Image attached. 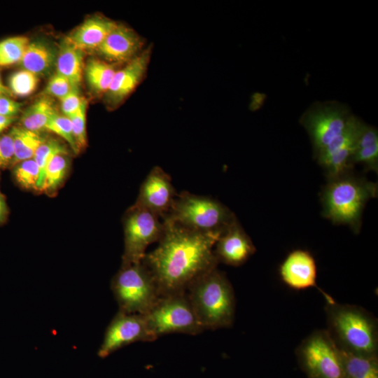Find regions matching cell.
<instances>
[{"label": "cell", "mask_w": 378, "mask_h": 378, "mask_svg": "<svg viewBox=\"0 0 378 378\" xmlns=\"http://www.w3.org/2000/svg\"><path fill=\"white\" fill-rule=\"evenodd\" d=\"M59 100L63 115L69 118L78 111L85 99L81 97L79 90H74Z\"/></svg>", "instance_id": "cell-35"}, {"label": "cell", "mask_w": 378, "mask_h": 378, "mask_svg": "<svg viewBox=\"0 0 378 378\" xmlns=\"http://www.w3.org/2000/svg\"><path fill=\"white\" fill-rule=\"evenodd\" d=\"M57 111L51 97L43 95L23 111L20 118V126L41 132L46 130L50 118Z\"/></svg>", "instance_id": "cell-22"}, {"label": "cell", "mask_w": 378, "mask_h": 378, "mask_svg": "<svg viewBox=\"0 0 378 378\" xmlns=\"http://www.w3.org/2000/svg\"><path fill=\"white\" fill-rule=\"evenodd\" d=\"M144 316L155 340L166 334L195 335L204 331L186 292L161 296Z\"/></svg>", "instance_id": "cell-8"}, {"label": "cell", "mask_w": 378, "mask_h": 378, "mask_svg": "<svg viewBox=\"0 0 378 378\" xmlns=\"http://www.w3.org/2000/svg\"><path fill=\"white\" fill-rule=\"evenodd\" d=\"M234 214L219 201L209 197L181 192L162 220L206 234H221L235 220Z\"/></svg>", "instance_id": "cell-5"}, {"label": "cell", "mask_w": 378, "mask_h": 378, "mask_svg": "<svg viewBox=\"0 0 378 378\" xmlns=\"http://www.w3.org/2000/svg\"><path fill=\"white\" fill-rule=\"evenodd\" d=\"M12 168L14 180L20 187L39 190L40 169L33 158L22 161Z\"/></svg>", "instance_id": "cell-28"}, {"label": "cell", "mask_w": 378, "mask_h": 378, "mask_svg": "<svg viewBox=\"0 0 378 378\" xmlns=\"http://www.w3.org/2000/svg\"><path fill=\"white\" fill-rule=\"evenodd\" d=\"M154 340L144 315L118 311L105 330L97 355L105 358L132 343Z\"/></svg>", "instance_id": "cell-11"}, {"label": "cell", "mask_w": 378, "mask_h": 378, "mask_svg": "<svg viewBox=\"0 0 378 378\" xmlns=\"http://www.w3.org/2000/svg\"><path fill=\"white\" fill-rule=\"evenodd\" d=\"M46 130L50 131L65 140L75 153L79 152L74 139L71 122L69 117L59 114L57 111L48 122Z\"/></svg>", "instance_id": "cell-31"}, {"label": "cell", "mask_w": 378, "mask_h": 378, "mask_svg": "<svg viewBox=\"0 0 378 378\" xmlns=\"http://www.w3.org/2000/svg\"><path fill=\"white\" fill-rule=\"evenodd\" d=\"M14 146L13 165L34 158L38 148L47 139L41 132H34L20 126L10 130Z\"/></svg>", "instance_id": "cell-23"}, {"label": "cell", "mask_w": 378, "mask_h": 378, "mask_svg": "<svg viewBox=\"0 0 378 378\" xmlns=\"http://www.w3.org/2000/svg\"><path fill=\"white\" fill-rule=\"evenodd\" d=\"M177 195L170 176L155 166L144 181L135 204L162 219L170 211Z\"/></svg>", "instance_id": "cell-13"}, {"label": "cell", "mask_w": 378, "mask_h": 378, "mask_svg": "<svg viewBox=\"0 0 378 378\" xmlns=\"http://www.w3.org/2000/svg\"><path fill=\"white\" fill-rule=\"evenodd\" d=\"M354 116L346 104L337 101L315 102L303 113L300 122L309 134L314 158L344 134Z\"/></svg>", "instance_id": "cell-7"}, {"label": "cell", "mask_w": 378, "mask_h": 378, "mask_svg": "<svg viewBox=\"0 0 378 378\" xmlns=\"http://www.w3.org/2000/svg\"><path fill=\"white\" fill-rule=\"evenodd\" d=\"M125 248L122 265L141 262L147 247L162 237L164 223L151 211L134 204L123 220Z\"/></svg>", "instance_id": "cell-10"}, {"label": "cell", "mask_w": 378, "mask_h": 378, "mask_svg": "<svg viewBox=\"0 0 378 378\" xmlns=\"http://www.w3.org/2000/svg\"><path fill=\"white\" fill-rule=\"evenodd\" d=\"M113 64L104 59L90 58L84 65V75L90 88L96 93H106L116 72Z\"/></svg>", "instance_id": "cell-24"}, {"label": "cell", "mask_w": 378, "mask_h": 378, "mask_svg": "<svg viewBox=\"0 0 378 378\" xmlns=\"http://www.w3.org/2000/svg\"><path fill=\"white\" fill-rule=\"evenodd\" d=\"M111 288L118 311L127 314L144 315L160 298L151 273L142 262L122 265Z\"/></svg>", "instance_id": "cell-6"}, {"label": "cell", "mask_w": 378, "mask_h": 378, "mask_svg": "<svg viewBox=\"0 0 378 378\" xmlns=\"http://www.w3.org/2000/svg\"><path fill=\"white\" fill-rule=\"evenodd\" d=\"M353 164L359 163L367 169L378 171V132L377 128L360 123L352 158Z\"/></svg>", "instance_id": "cell-19"}, {"label": "cell", "mask_w": 378, "mask_h": 378, "mask_svg": "<svg viewBox=\"0 0 378 378\" xmlns=\"http://www.w3.org/2000/svg\"><path fill=\"white\" fill-rule=\"evenodd\" d=\"M143 44L134 30L117 24L95 50L107 62L127 63L141 52Z\"/></svg>", "instance_id": "cell-16"}, {"label": "cell", "mask_w": 378, "mask_h": 378, "mask_svg": "<svg viewBox=\"0 0 378 378\" xmlns=\"http://www.w3.org/2000/svg\"><path fill=\"white\" fill-rule=\"evenodd\" d=\"M86 108L87 101L85 100L78 111L69 117L74 139L79 151L87 145Z\"/></svg>", "instance_id": "cell-32"}, {"label": "cell", "mask_w": 378, "mask_h": 378, "mask_svg": "<svg viewBox=\"0 0 378 378\" xmlns=\"http://www.w3.org/2000/svg\"><path fill=\"white\" fill-rule=\"evenodd\" d=\"M74 90H79L65 77L55 72L49 79L43 95L59 99Z\"/></svg>", "instance_id": "cell-33"}, {"label": "cell", "mask_w": 378, "mask_h": 378, "mask_svg": "<svg viewBox=\"0 0 378 378\" xmlns=\"http://www.w3.org/2000/svg\"><path fill=\"white\" fill-rule=\"evenodd\" d=\"M29 39L27 36H16L0 41V66L6 67L20 63Z\"/></svg>", "instance_id": "cell-27"}, {"label": "cell", "mask_w": 378, "mask_h": 378, "mask_svg": "<svg viewBox=\"0 0 378 378\" xmlns=\"http://www.w3.org/2000/svg\"><path fill=\"white\" fill-rule=\"evenodd\" d=\"M279 272L281 279L290 288L304 290L314 287L323 295L327 303L335 302L317 286L316 265L309 251L302 249L291 251L280 265Z\"/></svg>", "instance_id": "cell-14"}, {"label": "cell", "mask_w": 378, "mask_h": 378, "mask_svg": "<svg viewBox=\"0 0 378 378\" xmlns=\"http://www.w3.org/2000/svg\"><path fill=\"white\" fill-rule=\"evenodd\" d=\"M328 330L342 351L366 356H377L378 323L364 308L335 301L326 307Z\"/></svg>", "instance_id": "cell-2"}, {"label": "cell", "mask_w": 378, "mask_h": 378, "mask_svg": "<svg viewBox=\"0 0 378 378\" xmlns=\"http://www.w3.org/2000/svg\"><path fill=\"white\" fill-rule=\"evenodd\" d=\"M162 220L164 230L158 246L142 260L160 297L185 293L196 279L217 267L214 246L220 234L202 233Z\"/></svg>", "instance_id": "cell-1"}, {"label": "cell", "mask_w": 378, "mask_h": 378, "mask_svg": "<svg viewBox=\"0 0 378 378\" xmlns=\"http://www.w3.org/2000/svg\"><path fill=\"white\" fill-rule=\"evenodd\" d=\"M341 353L346 378H378L377 356Z\"/></svg>", "instance_id": "cell-25"}, {"label": "cell", "mask_w": 378, "mask_h": 378, "mask_svg": "<svg viewBox=\"0 0 378 378\" xmlns=\"http://www.w3.org/2000/svg\"><path fill=\"white\" fill-rule=\"evenodd\" d=\"M57 52L43 41H29L20 62L23 69L37 76L48 74L56 63Z\"/></svg>", "instance_id": "cell-21"}, {"label": "cell", "mask_w": 378, "mask_h": 378, "mask_svg": "<svg viewBox=\"0 0 378 378\" xmlns=\"http://www.w3.org/2000/svg\"><path fill=\"white\" fill-rule=\"evenodd\" d=\"M361 122L354 115L344 134L315 158L325 171L328 180L351 172L354 166L353 154Z\"/></svg>", "instance_id": "cell-12"}, {"label": "cell", "mask_w": 378, "mask_h": 378, "mask_svg": "<svg viewBox=\"0 0 378 378\" xmlns=\"http://www.w3.org/2000/svg\"><path fill=\"white\" fill-rule=\"evenodd\" d=\"M186 293L204 330L232 326L234 292L226 275L217 267L196 279Z\"/></svg>", "instance_id": "cell-3"}, {"label": "cell", "mask_w": 378, "mask_h": 378, "mask_svg": "<svg viewBox=\"0 0 378 378\" xmlns=\"http://www.w3.org/2000/svg\"><path fill=\"white\" fill-rule=\"evenodd\" d=\"M68 155H55L47 164L39 190L47 194H53L62 183L69 169Z\"/></svg>", "instance_id": "cell-26"}, {"label": "cell", "mask_w": 378, "mask_h": 378, "mask_svg": "<svg viewBox=\"0 0 378 378\" xmlns=\"http://www.w3.org/2000/svg\"><path fill=\"white\" fill-rule=\"evenodd\" d=\"M22 104L8 96H0V115L16 117Z\"/></svg>", "instance_id": "cell-36"}, {"label": "cell", "mask_w": 378, "mask_h": 378, "mask_svg": "<svg viewBox=\"0 0 378 378\" xmlns=\"http://www.w3.org/2000/svg\"><path fill=\"white\" fill-rule=\"evenodd\" d=\"M117 23L102 15L86 19L64 38L83 50H96L115 28Z\"/></svg>", "instance_id": "cell-18"}, {"label": "cell", "mask_w": 378, "mask_h": 378, "mask_svg": "<svg viewBox=\"0 0 378 378\" xmlns=\"http://www.w3.org/2000/svg\"><path fill=\"white\" fill-rule=\"evenodd\" d=\"M14 161L13 141L10 132L0 135V172L13 167Z\"/></svg>", "instance_id": "cell-34"}, {"label": "cell", "mask_w": 378, "mask_h": 378, "mask_svg": "<svg viewBox=\"0 0 378 378\" xmlns=\"http://www.w3.org/2000/svg\"><path fill=\"white\" fill-rule=\"evenodd\" d=\"M296 355L307 378H346L341 350L326 330L308 335L297 348Z\"/></svg>", "instance_id": "cell-9"}, {"label": "cell", "mask_w": 378, "mask_h": 378, "mask_svg": "<svg viewBox=\"0 0 378 378\" xmlns=\"http://www.w3.org/2000/svg\"><path fill=\"white\" fill-rule=\"evenodd\" d=\"M256 248L236 219L217 239L214 254L218 262L238 267L244 264Z\"/></svg>", "instance_id": "cell-15"}, {"label": "cell", "mask_w": 378, "mask_h": 378, "mask_svg": "<svg viewBox=\"0 0 378 378\" xmlns=\"http://www.w3.org/2000/svg\"><path fill=\"white\" fill-rule=\"evenodd\" d=\"M150 57V48H148L116 71L105 93L109 106L120 104L139 85L147 70Z\"/></svg>", "instance_id": "cell-17"}, {"label": "cell", "mask_w": 378, "mask_h": 378, "mask_svg": "<svg viewBox=\"0 0 378 378\" xmlns=\"http://www.w3.org/2000/svg\"><path fill=\"white\" fill-rule=\"evenodd\" d=\"M84 52L68 42H61L56 59V72L67 78L79 89L84 70Z\"/></svg>", "instance_id": "cell-20"}, {"label": "cell", "mask_w": 378, "mask_h": 378, "mask_svg": "<svg viewBox=\"0 0 378 378\" xmlns=\"http://www.w3.org/2000/svg\"><path fill=\"white\" fill-rule=\"evenodd\" d=\"M8 96L11 97L13 94L9 90L8 87L6 86L1 80V74H0V96Z\"/></svg>", "instance_id": "cell-39"}, {"label": "cell", "mask_w": 378, "mask_h": 378, "mask_svg": "<svg viewBox=\"0 0 378 378\" xmlns=\"http://www.w3.org/2000/svg\"><path fill=\"white\" fill-rule=\"evenodd\" d=\"M39 81L38 76L24 69L13 73L8 79V88L12 94L25 97L31 94Z\"/></svg>", "instance_id": "cell-30"}, {"label": "cell", "mask_w": 378, "mask_h": 378, "mask_svg": "<svg viewBox=\"0 0 378 378\" xmlns=\"http://www.w3.org/2000/svg\"><path fill=\"white\" fill-rule=\"evenodd\" d=\"M16 117H8L0 115V135L15 120Z\"/></svg>", "instance_id": "cell-38"}, {"label": "cell", "mask_w": 378, "mask_h": 378, "mask_svg": "<svg viewBox=\"0 0 378 378\" xmlns=\"http://www.w3.org/2000/svg\"><path fill=\"white\" fill-rule=\"evenodd\" d=\"M377 183L351 172L328 180L321 193L323 215L334 224L346 225L358 233L364 208L377 197Z\"/></svg>", "instance_id": "cell-4"}, {"label": "cell", "mask_w": 378, "mask_h": 378, "mask_svg": "<svg viewBox=\"0 0 378 378\" xmlns=\"http://www.w3.org/2000/svg\"><path fill=\"white\" fill-rule=\"evenodd\" d=\"M59 154L69 155L68 148L58 139L52 138H47L36 150L33 159L40 169L39 188L47 164L55 155Z\"/></svg>", "instance_id": "cell-29"}, {"label": "cell", "mask_w": 378, "mask_h": 378, "mask_svg": "<svg viewBox=\"0 0 378 378\" xmlns=\"http://www.w3.org/2000/svg\"><path fill=\"white\" fill-rule=\"evenodd\" d=\"M8 209L6 200L3 194L0 192V224H3L7 220Z\"/></svg>", "instance_id": "cell-37"}]
</instances>
